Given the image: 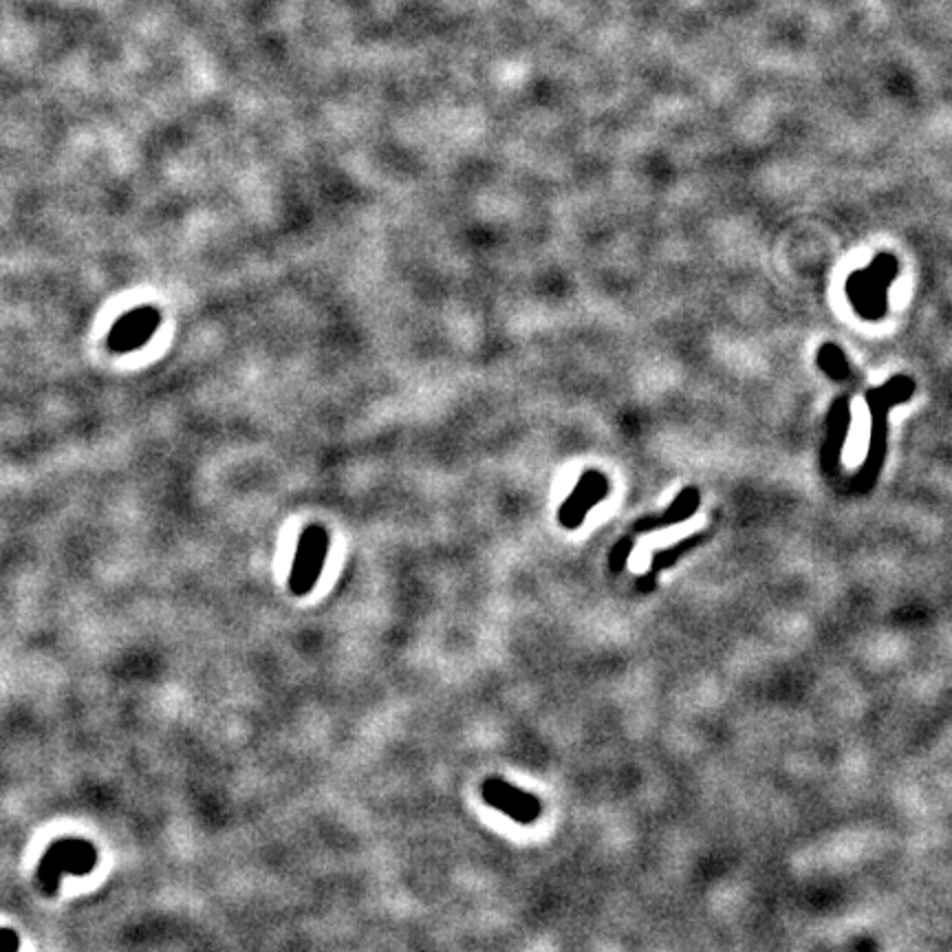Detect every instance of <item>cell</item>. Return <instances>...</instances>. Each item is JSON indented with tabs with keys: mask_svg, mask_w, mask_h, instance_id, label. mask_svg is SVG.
I'll return each mask as SVG.
<instances>
[{
	"mask_svg": "<svg viewBox=\"0 0 952 952\" xmlns=\"http://www.w3.org/2000/svg\"><path fill=\"white\" fill-rule=\"evenodd\" d=\"M327 553H329L327 529L323 525H309L298 538V547L289 573V591L295 597H304L315 589L317 578L323 575Z\"/></svg>",
	"mask_w": 952,
	"mask_h": 952,
	"instance_id": "1",
	"label": "cell"
},
{
	"mask_svg": "<svg viewBox=\"0 0 952 952\" xmlns=\"http://www.w3.org/2000/svg\"><path fill=\"white\" fill-rule=\"evenodd\" d=\"M96 849L91 842L85 840H58L52 844L47 855L43 858L38 880L45 888V893H56L58 880L63 873H76L82 875L96 866Z\"/></svg>",
	"mask_w": 952,
	"mask_h": 952,
	"instance_id": "2",
	"label": "cell"
},
{
	"mask_svg": "<svg viewBox=\"0 0 952 952\" xmlns=\"http://www.w3.org/2000/svg\"><path fill=\"white\" fill-rule=\"evenodd\" d=\"M481 796L490 807L509 816L518 825L536 822L540 818V811H542V805L534 794H527L525 789L514 787L507 781L496 779V776H492L483 783Z\"/></svg>",
	"mask_w": 952,
	"mask_h": 952,
	"instance_id": "3",
	"label": "cell"
},
{
	"mask_svg": "<svg viewBox=\"0 0 952 952\" xmlns=\"http://www.w3.org/2000/svg\"><path fill=\"white\" fill-rule=\"evenodd\" d=\"M161 325V313L153 306H139L120 317V323L111 332V349L117 354H128L144 347L157 327Z\"/></svg>",
	"mask_w": 952,
	"mask_h": 952,
	"instance_id": "4",
	"label": "cell"
},
{
	"mask_svg": "<svg viewBox=\"0 0 952 952\" xmlns=\"http://www.w3.org/2000/svg\"><path fill=\"white\" fill-rule=\"evenodd\" d=\"M606 492H608V483H606L604 474L593 472V470L582 474L575 490L571 492V496L562 503V507L558 512L560 525L564 529H575L586 518V512L606 496Z\"/></svg>",
	"mask_w": 952,
	"mask_h": 952,
	"instance_id": "5",
	"label": "cell"
},
{
	"mask_svg": "<svg viewBox=\"0 0 952 952\" xmlns=\"http://www.w3.org/2000/svg\"><path fill=\"white\" fill-rule=\"evenodd\" d=\"M628 553H630V540H628V538L615 545V549H613V553H611V569H613L615 573L624 569V562H626Z\"/></svg>",
	"mask_w": 952,
	"mask_h": 952,
	"instance_id": "6",
	"label": "cell"
},
{
	"mask_svg": "<svg viewBox=\"0 0 952 952\" xmlns=\"http://www.w3.org/2000/svg\"><path fill=\"white\" fill-rule=\"evenodd\" d=\"M21 939L14 930H0V952H19Z\"/></svg>",
	"mask_w": 952,
	"mask_h": 952,
	"instance_id": "7",
	"label": "cell"
}]
</instances>
